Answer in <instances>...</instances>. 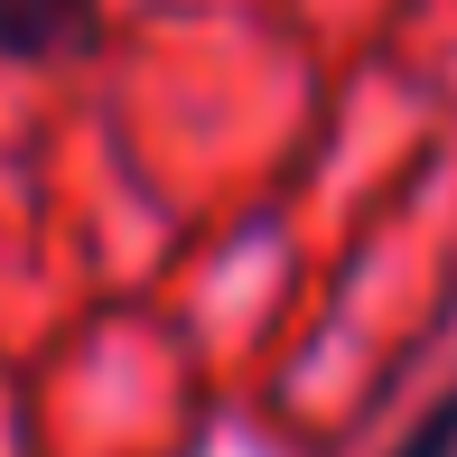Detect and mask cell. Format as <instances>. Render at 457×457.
Listing matches in <instances>:
<instances>
[{
    "instance_id": "7a4b0ae2",
    "label": "cell",
    "mask_w": 457,
    "mask_h": 457,
    "mask_svg": "<svg viewBox=\"0 0 457 457\" xmlns=\"http://www.w3.org/2000/svg\"><path fill=\"white\" fill-rule=\"evenodd\" d=\"M448 439H457V402L439 411V420H420V439H411L402 457H448Z\"/></svg>"
},
{
    "instance_id": "6da1fadb",
    "label": "cell",
    "mask_w": 457,
    "mask_h": 457,
    "mask_svg": "<svg viewBox=\"0 0 457 457\" xmlns=\"http://www.w3.org/2000/svg\"><path fill=\"white\" fill-rule=\"evenodd\" d=\"M85 37V0H0V47L37 56V47H75Z\"/></svg>"
}]
</instances>
